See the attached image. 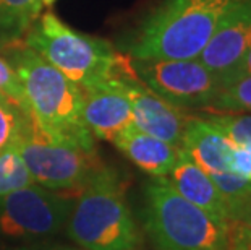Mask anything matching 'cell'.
I'll return each instance as SVG.
<instances>
[{"mask_svg": "<svg viewBox=\"0 0 251 250\" xmlns=\"http://www.w3.org/2000/svg\"><path fill=\"white\" fill-rule=\"evenodd\" d=\"M23 86L28 114L46 134L96 148L83 120V89L23 39L0 46Z\"/></svg>", "mask_w": 251, "mask_h": 250, "instance_id": "cell-1", "label": "cell"}, {"mask_svg": "<svg viewBox=\"0 0 251 250\" xmlns=\"http://www.w3.org/2000/svg\"><path fill=\"white\" fill-rule=\"evenodd\" d=\"M237 0H164L128 38L130 58H198Z\"/></svg>", "mask_w": 251, "mask_h": 250, "instance_id": "cell-2", "label": "cell"}, {"mask_svg": "<svg viewBox=\"0 0 251 250\" xmlns=\"http://www.w3.org/2000/svg\"><path fill=\"white\" fill-rule=\"evenodd\" d=\"M126 184L114 167L102 166L78 192L67 234L84 250H138L141 234L126 203Z\"/></svg>", "mask_w": 251, "mask_h": 250, "instance_id": "cell-3", "label": "cell"}, {"mask_svg": "<svg viewBox=\"0 0 251 250\" xmlns=\"http://www.w3.org/2000/svg\"><path fill=\"white\" fill-rule=\"evenodd\" d=\"M25 42L81 89L135 73L130 57L107 41L72 29L54 12L41 15Z\"/></svg>", "mask_w": 251, "mask_h": 250, "instance_id": "cell-4", "label": "cell"}, {"mask_svg": "<svg viewBox=\"0 0 251 250\" xmlns=\"http://www.w3.org/2000/svg\"><path fill=\"white\" fill-rule=\"evenodd\" d=\"M144 229L157 250H226L227 222L183 198L165 177L144 189Z\"/></svg>", "mask_w": 251, "mask_h": 250, "instance_id": "cell-5", "label": "cell"}, {"mask_svg": "<svg viewBox=\"0 0 251 250\" xmlns=\"http://www.w3.org/2000/svg\"><path fill=\"white\" fill-rule=\"evenodd\" d=\"M15 145L34 182L55 192H79L104 166L96 148L46 134L29 114Z\"/></svg>", "mask_w": 251, "mask_h": 250, "instance_id": "cell-6", "label": "cell"}, {"mask_svg": "<svg viewBox=\"0 0 251 250\" xmlns=\"http://www.w3.org/2000/svg\"><path fill=\"white\" fill-rule=\"evenodd\" d=\"M75 200L39 184L0 196V237L29 242L60 232Z\"/></svg>", "mask_w": 251, "mask_h": 250, "instance_id": "cell-7", "label": "cell"}, {"mask_svg": "<svg viewBox=\"0 0 251 250\" xmlns=\"http://www.w3.org/2000/svg\"><path fill=\"white\" fill-rule=\"evenodd\" d=\"M133 70L146 86L181 111H206L216 98L219 80L198 58H131Z\"/></svg>", "mask_w": 251, "mask_h": 250, "instance_id": "cell-8", "label": "cell"}, {"mask_svg": "<svg viewBox=\"0 0 251 250\" xmlns=\"http://www.w3.org/2000/svg\"><path fill=\"white\" fill-rule=\"evenodd\" d=\"M125 91L131 104L133 125L144 134L181 148L183 132L190 115L151 91L136 73L125 78Z\"/></svg>", "mask_w": 251, "mask_h": 250, "instance_id": "cell-9", "label": "cell"}, {"mask_svg": "<svg viewBox=\"0 0 251 250\" xmlns=\"http://www.w3.org/2000/svg\"><path fill=\"white\" fill-rule=\"evenodd\" d=\"M128 77L107 80L83 89V120L94 138L112 143L120 132L133 124L131 104L125 91Z\"/></svg>", "mask_w": 251, "mask_h": 250, "instance_id": "cell-10", "label": "cell"}, {"mask_svg": "<svg viewBox=\"0 0 251 250\" xmlns=\"http://www.w3.org/2000/svg\"><path fill=\"white\" fill-rule=\"evenodd\" d=\"M251 47V0H237L198 57L219 78L227 75Z\"/></svg>", "mask_w": 251, "mask_h": 250, "instance_id": "cell-11", "label": "cell"}, {"mask_svg": "<svg viewBox=\"0 0 251 250\" xmlns=\"http://www.w3.org/2000/svg\"><path fill=\"white\" fill-rule=\"evenodd\" d=\"M114 145L130 161L152 177H167L177 164L180 148L128 125L114 138Z\"/></svg>", "mask_w": 251, "mask_h": 250, "instance_id": "cell-12", "label": "cell"}, {"mask_svg": "<svg viewBox=\"0 0 251 250\" xmlns=\"http://www.w3.org/2000/svg\"><path fill=\"white\" fill-rule=\"evenodd\" d=\"M180 150L207 174L228 171L232 143L202 117L190 115Z\"/></svg>", "mask_w": 251, "mask_h": 250, "instance_id": "cell-13", "label": "cell"}, {"mask_svg": "<svg viewBox=\"0 0 251 250\" xmlns=\"http://www.w3.org/2000/svg\"><path fill=\"white\" fill-rule=\"evenodd\" d=\"M165 179L183 198L200 206L201 210L209 213L217 220L227 222L226 203L216 184L212 182L211 175L191 161L183 150H180L177 164Z\"/></svg>", "mask_w": 251, "mask_h": 250, "instance_id": "cell-14", "label": "cell"}, {"mask_svg": "<svg viewBox=\"0 0 251 250\" xmlns=\"http://www.w3.org/2000/svg\"><path fill=\"white\" fill-rule=\"evenodd\" d=\"M55 0H0V46L23 39Z\"/></svg>", "mask_w": 251, "mask_h": 250, "instance_id": "cell-15", "label": "cell"}, {"mask_svg": "<svg viewBox=\"0 0 251 250\" xmlns=\"http://www.w3.org/2000/svg\"><path fill=\"white\" fill-rule=\"evenodd\" d=\"M36 184L17 145L0 151V196Z\"/></svg>", "mask_w": 251, "mask_h": 250, "instance_id": "cell-16", "label": "cell"}, {"mask_svg": "<svg viewBox=\"0 0 251 250\" xmlns=\"http://www.w3.org/2000/svg\"><path fill=\"white\" fill-rule=\"evenodd\" d=\"M204 112H251V77L222 84Z\"/></svg>", "mask_w": 251, "mask_h": 250, "instance_id": "cell-17", "label": "cell"}, {"mask_svg": "<svg viewBox=\"0 0 251 250\" xmlns=\"http://www.w3.org/2000/svg\"><path fill=\"white\" fill-rule=\"evenodd\" d=\"M212 182L221 192L227 208V221L242 210V206L251 198V180L243 179L230 171L209 174Z\"/></svg>", "mask_w": 251, "mask_h": 250, "instance_id": "cell-18", "label": "cell"}, {"mask_svg": "<svg viewBox=\"0 0 251 250\" xmlns=\"http://www.w3.org/2000/svg\"><path fill=\"white\" fill-rule=\"evenodd\" d=\"M232 145H251V112H206L202 115Z\"/></svg>", "mask_w": 251, "mask_h": 250, "instance_id": "cell-19", "label": "cell"}, {"mask_svg": "<svg viewBox=\"0 0 251 250\" xmlns=\"http://www.w3.org/2000/svg\"><path fill=\"white\" fill-rule=\"evenodd\" d=\"M26 114L28 112L0 93V151L17 143Z\"/></svg>", "mask_w": 251, "mask_h": 250, "instance_id": "cell-20", "label": "cell"}, {"mask_svg": "<svg viewBox=\"0 0 251 250\" xmlns=\"http://www.w3.org/2000/svg\"><path fill=\"white\" fill-rule=\"evenodd\" d=\"M251 247V198L237 215L227 221L226 250H248Z\"/></svg>", "mask_w": 251, "mask_h": 250, "instance_id": "cell-21", "label": "cell"}, {"mask_svg": "<svg viewBox=\"0 0 251 250\" xmlns=\"http://www.w3.org/2000/svg\"><path fill=\"white\" fill-rule=\"evenodd\" d=\"M0 93L5 94L12 103H15L20 109L28 112V104H26L25 91L21 86L18 75L15 73L12 65L0 57Z\"/></svg>", "mask_w": 251, "mask_h": 250, "instance_id": "cell-22", "label": "cell"}, {"mask_svg": "<svg viewBox=\"0 0 251 250\" xmlns=\"http://www.w3.org/2000/svg\"><path fill=\"white\" fill-rule=\"evenodd\" d=\"M228 171L251 180V145H232Z\"/></svg>", "mask_w": 251, "mask_h": 250, "instance_id": "cell-23", "label": "cell"}, {"mask_svg": "<svg viewBox=\"0 0 251 250\" xmlns=\"http://www.w3.org/2000/svg\"><path fill=\"white\" fill-rule=\"evenodd\" d=\"M243 77H251V47L247 54L243 56V58L240 60L237 65H235L227 75H224L222 78H219V88L222 84H227L233 82V80H238V78H243Z\"/></svg>", "mask_w": 251, "mask_h": 250, "instance_id": "cell-24", "label": "cell"}, {"mask_svg": "<svg viewBox=\"0 0 251 250\" xmlns=\"http://www.w3.org/2000/svg\"><path fill=\"white\" fill-rule=\"evenodd\" d=\"M58 250H78V249H72V247H58Z\"/></svg>", "mask_w": 251, "mask_h": 250, "instance_id": "cell-25", "label": "cell"}, {"mask_svg": "<svg viewBox=\"0 0 251 250\" xmlns=\"http://www.w3.org/2000/svg\"><path fill=\"white\" fill-rule=\"evenodd\" d=\"M12 250H36V249H28V247H20V249H12Z\"/></svg>", "mask_w": 251, "mask_h": 250, "instance_id": "cell-26", "label": "cell"}, {"mask_svg": "<svg viewBox=\"0 0 251 250\" xmlns=\"http://www.w3.org/2000/svg\"><path fill=\"white\" fill-rule=\"evenodd\" d=\"M54 250H58V249H54Z\"/></svg>", "mask_w": 251, "mask_h": 250, "instance_id": "cell-27", "label": "cell"}, {"mask_svg": "<svg viewBox=\"0 0 251 250\" xmlns=\"http://www.w3.org/2000/svg\"><path fill=\"white\" fill-rule=\"evenodd\" d=\"M248 250H251V247H250V249H248Z\"/></svg>", "mask_w": 251, "mask_h": 250, "instance_id": "cell-28", "label": "cell"}]
</instances>
